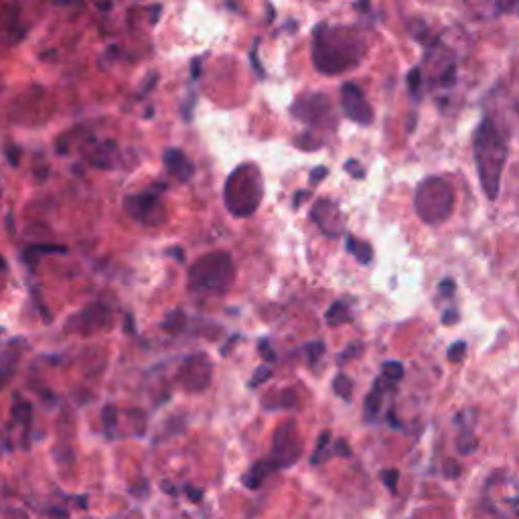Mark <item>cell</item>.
Here are the masks:
<instances>
[{
	"label": "cell",
	"mask_w": 519,
	"mask_h": 519,
	"mask_svg": "<svg viewBox=\"0 0 519 519\" xmlns=\"http://www.w3.org/2000/svg\"><path fill=\"white\" fill-rule=\"evenodd\" d=\"M341 108H343L345 116L353 122H357L361 126L373 124V110H371V106L365 100L359 85L351 84V82L343 84V87H341Z\"/></svg>",
	"instance_id": "30bf717a"
},
{
	"label": "cell",
	"mask_w": 519,
	"mask_h": 519,
	"mask_svg": "<svg viewBox=\"0 0 519 519\" xmlns=\"http://www.w3.org/2000/svg\"><path fill=\"white\" fill-rule=\"evenodd\" d=\"M359 349H361V345H357V343H351V345L347 347V351L341 353V355L337 357V361H339V363H345V361H349L351 357H355V355L359 353Z\"/></svg>",
	"instance_id": "d590c367"
},
{
	"label": "cell",
	"mask_w": 519,
	"mask_h": 519,
	"mask_svg": "<svg viewBox=\"0 0 519 519\" xmlns=\"http://www.w3.org/2000/svg\"><path fill=\"white\" fill-rule=\"evenodd\" d=\"M442 325H454L456 320H458V313L454 311V308H451V311H444V315H442Z\"/></svg>",
	"instance_id": "60d3db41"
},
{
	"label": "cell",
	"mask_w": 519,
	"mask_h": 519,
	"mask_svg": "<svg viewBox=\"0 0 519 519\" xmlns=\"http://www.w3.org/2000/svg\"><path fill=\"white\" fill-rule=\"evenodd\" d=\"M311 219L318 230L331 239L339 237L341 232L345 230L343 213H341L339 205L331 199H318L311 209Z\"/></svg>",
	"instance_id": "7c38bea8"
},
{
	"label": "cell",
	"mask_w": 519,
	"mask_h": 519,
	"mask_svg": "<svg viewBox=\"0 0 519 519\" xmlns=\"http://www.w3.org/2000/svg\"><path fill=\"white\" fill-rule=\"evenodd\" d=\"M262 173L254 163H244L227 177L223 203L234 218H250L262 203Z\"/></svg>",
	"instance_id": "3957f363"
},
{
	"label": "cell",
	"mask_w": 519,
	"mask_h": 519,
	"mask_svg": "<svg viewBox=\"0 0 519 519\" xmlns=\"http://www.w3.org/2000/svg\"><path fill=\"white\" fill-rule=\"evenodd\" d=\"M327 175H329V168L327 167H315L311 170V183L313 185L320 183Z\"/></svg>",
	"instance_id": "f35d334b"
},
{
	"label": "cell",
	"mask_w": 519,
	"mask_h": 519,
	"mask_svg": "<svg viewBox=\"0 0 519 519\" xmlns=\"http://www.w3.org/2000/svg\"><path fill=\"white\" fill-rule=\"evenodd\" d=\"M345 170L351 175L353 179H365V168L361 167L357 161H353V158H349V161L345 163Z\"/></svg>",
	"instance_id": "e575fe53"
},
{
	"label": "cell",
	"mask_w": 519,
	"mask_h": 519,
	"mask_svg": "<svg viewBox=\"0 0 519 519\" xmlns=\"http://www.w3.org/2000/svg\"><path fill=\"white\" fill-rule=\"evenodd\" d=\"M110 325H112L110 306H106L104 302H94L69 320L68 329H73L80 335H94L110 329Z\"/></svg>",
	"instance_id": "ba28073f"
},
{
	"label": "cell",
	"mask_w": 519,
	"mask_h": 519,
	"mask_svg": "<svg viewBox=\"0 0 519 519\" xmlns=\"http://www.w3.org/2000/svg\"><path fill=\"white\" fill-rule=\"evenodd\" d=\"M454 290H456V284H454V280L452 278H444L440 284H438V292H440V296L442 299H452L454 296Z\"/></svg>",
	"instance_id": "836d02e7"
},
{
	"label": "cell",
	"mask_w": 519,
	"mask_h": 519,
	"mask_svg": "<svg viewBox=\"0 0 519 519\" xmlns=\"http://www.w3.org/2000/svg\"><path fill=\"white\" fill-rule=\"evenodd\" d=\"M101 420H104V426H106V430L110 432V430H114V426H116V420H118V410L114 406H106L104 408V412H101Z\"/></svg>",
	"instance_id": "1f68e13d"
},
{
	"label": "cell",
	"mask_w": 519,
	"mask_h": 519,
	"mask_svg": "<svg viewBox=\"0 0 519 519\" xmlns=\"http://www.w3.org/2000/svg\"><path fill=\"white\" fill-rule=\"evenodd\" d=\"M185 325H187V317H185L183 311H170L168 313V317L163 320V329L170 333V335H179V333H183Z\"/></svg>",
	"instance_id": "d6986e66"
},
{
	"label": "cell",
	"mask_w": 519,
	"mask_h": 519,
	"mask_svg": "<svg viewBox=\"0 0 519 519\" xmlns=\"http://www.w3.org/2000/svg\"><path fill=\"white\" fill-rule=\"evenodd\" d=\"M163 487H165V489H167V491H168V493H170V495H175V493H177V491H175V487H173V485H168V483H165V485H163Z\"/></svg>",
	"instance_id": "7dc6e473"
},
{
	"label": "cell",
	"mask_w": 519,
	"mask_h": 519,
	"mask_svg": "<svg viewBox=\"0 0 519 519\" xmlns=\"http://www.w3.org/2000/svg\"><path fill=\"white\" fill-rule=\"evenodd\" d=\"M406 82L410 85V92L414 94V96H418V89L420 85H422V69L420 68H414L408 71V75H406Z\"/></svg>",
	"instance_id": "4dcf8cb0"
},
{
	"label": "cell",
	"mask_w": 519,
	"mask_h": 519,
	"mask_svg": "<svg viewBox=\"0 0 519 519\" xmlns=\"http://www.w3.org/2000/svg\"><path fill=\"white\" fill-rule=\"evenodd\" d=\"M442 475H444L446 479H458V477L463 475V467H461L456 461L449 458V461L444 463V467H442Z\"/></svg>",
	"instance_id": "d6a6232c"
},
{
	"label": "cell",
	"mask_w": 519,
	"mask_h": 519,
	"mask_svg": "<svg viewBox=\"0 0 519 519\" xmlns=\"http://www.w3.org/2000/svg\"><path fill=\"white\" fill-rule=\"evenodd\" d=\"M365 47L353 29L318 25L313 41V65L318 73L337 75L353 69L363 57Z\"/></svg>",
	"instance_id": "6da1fadb"
},
{
	"label": "cell",
	"mask_w": 519,
	"mask_h": 519,
	"mask_svg": "<svg viewBox=\"0 0 519 519\" xmlns=\"http://www.w3.org/2000/svg\"><path fill=\"white\" fill-rule=\"evenodd\" d=\"M163 163L167 167L168 175H173L175 179H179L181 183H187L193 175H195V167L193 163L187 158V154L179 149H167L163 152Z\"/></svg>",
	"instance_id": "4fadbf2b"
},
{
	"label": "cell",
	"mask_w": 519,
	"mask_h": 519,
	"mask_svg": "<svg viewBox=\"0 0 519 519\" xmlns=\"http://www.w3.org/2000/svg\"><path fill=\"white\" fill-rule=\"evenodd\" d=\"M258 351L262 355V359L272 365V363H276V351L272 349V345H270V339H260V343H258Z\"/></svg>",
	"instance_id": "f546056e"
},
{
	"label": "cell",
	"mask_w": 519,
	"mask_h": 519,
	"mask_svg": "<svg viewBox=\"0 0 519 519\" xmlns=\"http://www.w3.org/2000/svg\"><path fill=\"white\" fill-rule=\"evenodd\" d=\"M473 152H475V163H477L483 193L489 201H495L501 189V175L507 161V144L491 118H485L479 124L473 138Z\"/></svg>",
	"instance_id": "7a4b0ae2"
},
{
	"label": "cell",
	"mask_w": 519,
	"mask_h": 519,
	"mask_svg": "<svg viewBox=\"0 0 519 519\" xmlns=\"http://www.w3.org/2000/svg\"><path fill=\"white\" fill-rule=\"evenodd\" d=\"M382 377H385L389 384H398L404 377V365L400 361H387V363H384Z\"/></svg>",
	"instance_id": "cb8c5ba5"
},
{
	"label": "cell",
	"mask_w": 519,
	"mask_h": 519,
	"mask_svg": "<svg viewBox=\"0 0 519 519\" xmlns=\"http://www.w3.org/2000/svg\"><path fill=\"white\" fill-rule=\"evenodd\" d=\"M389 389V382L385 377H377L375 384L371 387L368 396H365V402H363V414L365 420H375L380 410H382V402H384V394Z\"/></svg>",
	"instance_id": "9a60e30c"
},
{
	"label": "cell",
	"mask_w": 519,
	"mask_h": 519,
	"mask_svg": "<svg viewBox=\"0 0 519 519\" xmlns=\"http://www.w3.org/2000/svg\"><path fill=\"white\" fill-rule=\"evenodd\" d=\"M306 195H308V191H299V193L294 195V201H292V207H294V209H299V207H301L302 199H304Z\"/></svg>",
	"instance_id": "b9f144b4"
},
{
	"label": "cell",
	"mask_w": 519,
	"mask_h": 519,
	"mask_svg": "<svg viewBox=\"0 0 519 519\" xmlns=\"http://www.w3.org/2000/svg\"><path fill=\"white\" fill-rule=\"evenodd\" d=\"M270 377H272V368H270V365H260V368L254 371V375H251L250 384L248 385L254 389V387H258L260 384L268 382Z\"/></svg>",
	"instance_id": "f1b7e54d"
},
{
	"label": "cell",
	"mask_w": 519,
	"mask_h": 519,
	"mask_svg": "<svg viewBox=\"0 0 519 519\" xmlns=\"http://www.w3.org/2000/svg\"><path fill=\"white\" fill-rule=\"evenodd\" d=\"M329 444H331V432L325 430V432H320V436H318L315 452H313V456H311V463H313V465H320V463H325V458H329V449H331Z\"/></svg>",
	"instance_id": "ffe728a7"
},
{
	"label": "cell",
	"mask_w": 519,
	"mask_h": 519,
	"mask_svg": "<svg viewBox=\"0 0 519 519\" xmlns=\"http://www.w3.org/2000/svg\"><path fill=\"white\" fill-rule=\"evenodd\" d=\"M234 260L227 251L205 254L189 268V288L205 294H221L234 282Z\"/></svg>",
	"instance_id": "277c9868"
},
{
	"label": "cell",
	"mask_w": 519,
	"mask_h": 519,
	"mask_svg": "<svg viewBox=\"0 0 519 519\" xmlns=\"http://www.w3.org/2000/svg\"><path fill=\"white\" fill-rule=\"evenodd\" d=\"M380 477H382V483L385 485V489H387L392 495H396V493H398V479H400V470L384 469L382 473H380Z\"/></svg>",
	"instance_id": "d4e9b609"
},
{
	"label": "cell",
	"mask_w": 519,
	"mask_h": 519,
	"mask_svg": "<svg viewBox=\"0 0 519 519\" xmlns=\"http://www.w3.org/2000/svg\"><path fill=\"white\" fill-rule=\"evenodd\" d=\"M325 320L329 327H339V325H345V323H351L353 320V313L349 308V304L345 301H335L329 311L325 313Z\"/></svg>",
	"instance_id": "e0dca14e"
},
{
	"label": "cell",
	"mask_w": 519,
	"mask_h": 519,
	"mask_svg": "<svg viewBox=\"0 0 519 519\" xmlns=\"http://www.w3.org/2000/svg\"><path fill=\"white\" fill-rule=\"evenodd\" d=\"M333 392H335L339 398H343L345 402H351L353 382L345 373H339V375H335V380H333Z\"/></svg>",
	"instance_id": "7402d4cb"
},
{
	"label": "cell",
	"mask_w": 519,
	"mask_h": 519,
	"mask_svg": "<svg viewBox=\"0 0 519 519\" xmlns=\"http://www.w3.org/2000/svg\"><path fill=\"white\" fill-rule=\"evenodd\" d=\"M294 142H296V146L302 149V151H318V149H320V144H323L318 138H315L313 135H308V132H306V135L296 136V138H294Z\"/></svg>",
	"instance_id": "83f0119b"
},
{
	"label": "cell",
	"mask_w": 519,
	"mask_h": 519,
	"mask_svg": "<svg viewBox=\"0 0 519 519\" xmlns=\"http://www.w3.org/2000/svg\"><path fill=\"white\" fill-rule=\"evenodd\" d=\"M477 446H479V440H477V436L473 434V430L463 428L458 438H456V451L461 454H473L477 451Z\"/></svg>",
	"instance_id": "44dd1931"
},
{
	"label": "cell",
	"mask_w": 519,
	"mask_h": 519,
	"mask_svg": "<svg viewBox=\"0 0 519 519\" xmlns=\"http://www.w3.org/2000/svg\"><path fill=\"white\" fill-rule=\"evenodd\" d=\"M333 452H335V454H343V456H347V458H349V456L353 454L351 449L347 446V440H343V438H341V440H337L335 446H333Z\"/></svg>",
	"instance_id": "ab89813d"
},
{
	"label": "cell",
	"mask_w": 519,
	"mask_h": 519,
	"mask_svg": "<svg viewBox=\"0 0 519 519\" xmlns=\"http://www.w3.org/2000/svg\"><path fill=\"white\" fill-rule=\"evenodd\" d=\"M290 112L296 120H301L308 126H323L327 116L331 114V106H329L327 96L311 94V96H302V98L294 101Z\"/></svg>",
	"instance_id": "8fae6325"
},
{
	"label": "cell",
	"mask_w": 519,
	"mask_h": 519,
	"mask_svg": "<svg viewBox=\"0 0 519 519\" xmlns=\"http://www.w3.org/2000/svg\"><path fill=\"white\" fill-rule=\"evenodd\" d=\"M304 351H306V357H308V363L315 365L320 359V355L325 353V343L323 341H311V343L304 345Z\"/></svg>",
	"instance_id": "4316f807"
},
{
	"label": "cell",
	"mask_w": 519,
	"mask_h": 519,
	"mask_svg": "<svg viewBox=\"0 0 519 519\" xmlns=\"http://www.w3.org/2000/svg\"><path fill=\"white\" fill-rule=\"evenodd\" d=\"M114 152H116V142L108 140V142L100 144L96 151L89 154V163L94 167L112 168L114 167Z\"/></svg>",
	"instance_id": "ac0fdd59"
},
{
	"label": "cell",
	"mask_w": 519,
	"mask_h": 519,
	"mask_svg": "<svg viewBox=\"0 0 519 519\" xmlns=\"http://www.w3.org/2000/svg\"><path fill=\"white\" fill-rule=\"evenodd\" d=\"M465 355H467V341H454L446 353L451 363H461L465 359Z\"/></svg>",
	"instance_id": "484cf974"
},
{
	"label": "cell",
	"mask_w": 519,
	"mask_h": 519,
	"mask_svg": "<svg viewBox=\"0 0 519 519\" xmlns=\"http://www.w3.org/2000/svg\"><path fill=\"white\" fill-rule=\"evenodd\" d=\"M414 209L418 218L428 225H438L452 215L454 191L442 177H428L416 187Z\"/></svg>",
	"instance_id": "5b68a950"
},
{
	"label": "cell",
	"mask_w": 519,
	"mask_h": 519,
	"mask_svg": "<svg viewBox=\"0 0 519 519\" xmlns=\"http://www.w3.org/2000/svg\"><path fill=\"white\" fill-rule=\"evenodd\" d=\"M278 470V465L270 458V461H258V463H254L248 473H244V477H242V483L251 489V491H256V489H260V487L264 485V481L268 479L272 473H276Z\"/></svg>",
	"instance_id": "5bb4252c"
},
{
	"label": "cell",
	"mask_w": 519,
	"mask_h": 519,
	"mask_svg": "<svg viewBox=\"0 0 519 519\" xmlns=\"http://www.w3.org/2000/svg\"><path fill=\"white\" fill-rule=\"evenodd\" d=\"M167 256H175V258H177V260H181V262H183V258H185V254L181 248H170V250L167 251Z\"/></svg>",
	"instance_id": "f6af8a7d"
},
{
	"label": "cell",
	"mask_w": 519,
	"mask_h": 519,
	"mask_svg": "<svg viewBox=\"0 0 519 519\" xmlns=\"http://www.w3.org/2000/svg\"><path fill=\"white\" fill-rule=\"evenodd\" d=\"M124 211L135 219L136 223L146 225V227H158L167 219L165 203L152 191L126 195L124 197Z\"/></svg>",
	"instance_id": "8992f818"
},
{
	"label": "cell",
	"mask_w": 519,
	"mask_h": 519,
	"mask_svg": "<svg viewBox=\"0 0 519 519\" xmlns=\"http://www.w3.org/2000/svg\"><path fill=\"white\" fill-rule=\"evenodd\" d=\"M199 65H201V59H195V61H193V77L199 75Z\"/></svg>",
	"instance_id": "bcb514c9"
},
{
	"label": "cell",
	"mask_w": 519,
	"mask_h": 519,
	"mask_svg": "<svg viewBox=\"0 0 519 519\" xmlns=\"http://www.w3.org/2000/svg\"><path fill=\"white\" fill-rule=\"evenodd\" d=\"M211 375H213L211 361L203 353L187 357L179 371V380L187 392H203L211 382Z\"/></svg>",
	"instance_id": "9c48e42d"
},
{
	"label": "cell",
	"mask_w": 519,
	"mask_h": 519,
	"mask_svg": "<svg viewBox=\"0 0 519 519\" xmlns=\"http://www.w3.org/2000/svg\"><path fill=\"white\" fill-rule=\"evenodd\" d=\"M183 491L187 493V497H189V501L193 503H199L203 499V491L201 489H195V487L191 485H185Z\"/></svg>",
	"instance_id": "74e56055"
},
{
	"label": "cell",
	"mask_w": 519,
	"mask_h": 519,
	"mask_svg": "<svg viewBox=\"0 0 519 519\" xmlns=\"http://www.w3.org/2000/svg\"><path fill=\"white\" fill-rule=\"evenodd\" d=\"M278 400L274 404H266L264 408L266 410H280V408H284V410H290L294 404H296V398H294V392L292 389H284V392H280L278 396H276Z\"/></svg>",
	"instance_id": "603a6c76"
},
{
	"label": "cell",
	"mask_w": 519,
	"mask_h": 519,
	"mask_svg": "<svg viewBox=\"0 0 519 519\" xmlns=\"http://www.w3.org/2000/svg\"><path fill=\"white\" fill-rule=\"evenodd\" d=\"M126 333H128V335H135L136 333L135 317H132V315H128V317H126Z\"/></svg>",
	"instance_id": "7bdbcfd3"
},
{
	"label": "cell",
	"mask_w": 519,
	"mask_h": 519,
	"mask_svg": "<svg viewBox=\"0 0 519 519\" xmlns=\"http://www.w3.org/2000/svg\"><path fill=\"white\" fill-rule=\"evenodd\" d=\"M301 456V440L296 432L294 420H286L274 432V446H272V461L278 465V469H286L294 465Z\"/></svg>",
	"instance_id": "52a82bcc"
},
{
	"label": "cell",
	"mask_w": 519,
	"mask_h": 519,
	"mask_svg": "<svg viewBox=\"0 0 519 519\" xmlns=\"http://www.w3.org/2000/svg\"><path fill=\"white\" fill-rule=\"evenodd\" d=\"M235 341H239V335H234V337H232V341H230V343H225V345H223V349H221V355H227V353L232 351V345H234Z\"/></svg>",
	"instance_id": "ee69618b"
},
{
	"label": "cell",
	"mask_w": 519,
	"mask_h": 519,
	"mask_svg": "<svg viewBox=\"0 0 519 519\" xmlns=\"http://www.w3.org/2000/svg\"><path fill=\"white\" fill-rule=\"evenodd\" d=\"M497 11L499 13H515L518 0H497Z\"/></svg>",
	"instance_id": "8d00e7d4"
},
{
	"label": "cell",
	"mask_w": 519,
	"mask_h": 519,
	"mask_svg": "<svg viewBox=\"0 0 519 519\" xmlns=\"http://www.w3.org/2000/svg\"><path fill=\"white\" fill-rule=\"evenodd\" d=\"M345 248H347V251L351 254L353 258H355L361 266L371 264V260H373V248L369 246L368 242L357 239V237H353V235H347V237H345Z\"/></svg>",
	"instance_id": "2e32d148"
}]
</instances>
